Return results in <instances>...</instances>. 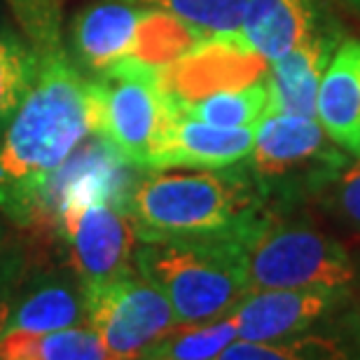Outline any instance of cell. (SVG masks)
<instances>
[{"mask_svg":"<svg viewBox=\"0 0 360 360\" xmlns=\"http://www.w3.org/2000/svg\"><path fill=\"white\" fill-rule=\"evenodd\" d=\"M96 129L91 77L63 49L42 54L31 91L0 131V213L21 227L38 220L54 178Z\"/></svg>","mask_w":360,"mask_h":360,"instance_id":"6da1fadb","label":"cell"},{"mask_svg":"<svg viewBox=\"0 0 360 360\" xmlns=\"http://www.w3.org/2000/svg\"><path fill=\"white\" fill-rule=\"evenodd\" d=\"M253 171L150 169L124 194L139 239L148 236H243L264 215Z\"/></svg>","mask_w":360,"mask_h":360,"instance_id":"7a4b0ae2","label":"cell"},{"mask_svg":"<svg viewBox=\"0 0 360 360\" xmlns=\"http://www.w3.org/2000/svg\"><path fill=\"white\" fill-rule=\"evenodd\" d=\"M243 236H148L134 267L160 288L178 323L213 321L248 295Z\"/></svg>","mask_w":360,"mask_h":360,"instance_id":"3957f363","label":"cell"},{"mask_svg":"<svg viewBox=\"0 0 360 360\" xmlns=\"http://www.w3.org/2000/svg\"><path fill=\"white\" fill-rule=\"evenodd\" d=\"M70 42L80 66L101 73L131 56L167 68L201 38L169 12L139 0H96L75 14Z\"/></svg>","mask_w":360,"mask_h":360,"instance_id":"277c9868","label":"cell"},{"mask_svg":"<svg viewBox=\"0 0 360 360\" xmlns=\"http://www.w3.org/2000/svg\"><path fill=\"white\" fill-rule=\"evenodd\" d=\"M101 136L134 169L146 171L153 150L176 112L164 84V68L141 59H122L91 77Z\"/></svg>","mask_w":360,"mask_h":360,"instance_id":"5b68a950","label":"cell"},{"mask_svg":"<svg viewBox=\"0 0 360 360\" xmlns=\"http://www.w3.org/2000/svg\"><path fill=\"white\" fill-rule=\"evenodd\" d=\"M250 290L269 288H347L354 264L342 243L304 225L262 215L243 236Z\"/></svg>","mask_w":360,"mask_h":360,"instance_id":"8992f818","label":"cell"},{"mask_svg":"<svg viewBox=\"0 0 360 360\" xmlns=\"http://www.w3.org/2000/svg\"><path fill=\"white\" fill-rule=\"evenodd\" d=\"M84 288V321L103 342L112 360L143 358L178 319L169 300L131 269Z\"/></svg>","mask_w":360,"mask_h":360,"instance_id":"52a82bcc","label":"cell"},{"mask_svg":"<svg viewBox=\"0 0 360 360\" xmlns=\"http://www.w3.org/2000/svg\"><path fill=\"white\" fill-rule=\"evenodd\" d=\"M347 288H269L250 290L229 316L241 340H281L304 335L340 304Z\"/></svg>","mask_w":360,"mask_h":360,"instance_id":"ba28073f","label":"cell"},{"mask_svg":"<svg viewBox=\"0 0 360 360\" xmlns=\"http://www.w3.org/2000/svg\"><path fill=\"white\" fill-rule=\"evenodd\" d=\"M255 127H215L176 108L167 131L146 164L150 169H225L246 162Z\"/></svg>","mask_w":360,"mask_h":360,"instance_id":"9c48e42d","label":"cell"},{"mask_svg":"<svg viewBox=\"0 0 360 360\" xmlns=\"http://www.w3.org/2000/svg\"><path fill=\"white\" fill-rule=\"evenodd\" d=\"M84 288L75 271L38 269L21 274L10 297L5 300L3 333H49V330L82 326Z\"/></svg>","mask_w":360,"mask_h":360,"instance_id":"30bf717a","label":"cell"},{"mask_svg":"<svg viewBox=\"0 0 360 360\" xmlns=\"http://www.w3.org/2000/svg\"><path fill=\"white\" fill-rule=\"evenodd\" d=\"M328 134L316 117L285 112H264L255 124L253 150H250V171L260 178H281L302 167L319 162H333L337 167L342 155L330 148Z\"/></svg>","mask_w":360,"mask_h":360,"instance_id":"8fae6325","label":"cell"},{"mask_svg":"<svg viewBox=\"0 0 360 360\" xmlns=\"http://www.w3.org/2000/svg\"><path fill=\"white\" fill-rule=\"evenodd\" d=\"M316 120L333 146L360 157V40L335 47L316 94Z\"/></svg>","mask_w":360,"mask_h":360,"instance_id":"7c38bea8","label":"cell"},{"mask_svg":"<svg viewBox=\"0 0 360 360\" xmlns=\"http://www.w3.org/2000/svg\"><path fill=\"white\" fill-rule=\"evenodd\" d=\"M333 52V42L316 31L290 52L269 61L267 112L316 117V94Z\"/></svg>","mask_w":360,"mask_h":360,"instance_id":"4fadbf2b","label":"cell"},{"mask_svg":"<svg viewBox=\"0 0 360 360\" xmlns=\"http://www.w3.org/2000/svg\"><path fill=\"white\" fill-rule=\"evenodd\" d=\"M239 33L262 59H278L316 33L314 0H246Z\"/></svg>","mask_w":360,"mask_h":360,"instance_id":"5bb4252c","label":"cell"},{"mask_svg":"<svg viewBox=\"0 0 360 360\" xmlns=\"http://www.w3.org/2000/svg\"><path fill=\"white\" fill-rule=\"evenodd\" d=\"M110 358L98 335L82 326L49 333H0V360H105Z\"/></svg>","mask_w":360,"mask_h":360,"instance_id":"9a60e30c","label":"cell"},{"mask_svg":"<svg viewBox=\"0 0 360 360\" xmlns=\"http://www.w3.org/2000/svg\"><path fill=\"white\" fill-rule=\"evenodd\" d=\"M174 103L180 112L215 127H255L262 120V115L267 112L269 105L267 75L250 80L246 84H236V87L208 91L204 96L192 101L174 98Z\"/></svg>","mask_w":360,"mask_h":360,"instance_id":"2e32d148","label":"cell"},{"mask_svg":"<svg viewBox=\"0 0 360 360\" xmlns=\"http://www.w3.org/2000/svg\"><path fill=\"white\" fill-rule=\"evenodd\" d=\"M239 333L232 316H220L201 323H176L143 358L153 360H211L232 344Z\"/></svg>","mask_w":360,"mask_h":360,"instance_id":"e0dca14e","label":"cell"},{"mask_svg":"<svg viewBox=\"0 0 360 360\" xmlns=\"http://www.w3.org/2000/svg\"><path fill=\"white\" fill-rule=\"evenodd\" d=\"M40 70V54L12 28L0 24V131L31 91Z\"/></svg>","mask_w":360,"mask_h":360,"instance_id":"ac0fdd59","label":"cell"},{"mask_svg":"<svg viewBox=\"0 0 360 360\" xmlns=\"http://www.w3.org/2000/svg\"><path fill=\"white\" fill-rule=\"evenodd\" d=\"M143 5L169 12L183 21L201 40L241 35V14L246 0H139Z\"/></svg>","mask_w":360,"mask_h":360,"instance_id":"d6986e66","label":"cell"},{"mask_svg":"<svg viewBox=\"0 0 360 360\" xmlns=\"http://www.w3.org/2000/svg\"><path fill=\"white\" fill-rule=\"evenodd\" d=\"M26 271V257L17 236L0 222V304L10 297L21 274Z\"/></svg>","mask_w":360,"mask_h":360,"instance_id":"ffe728a7","label":"cell"},{"mask_svg":"<svg viewBox=\"0 0 360 360\" xmlns=\"http://www.w3.org/2000/svg\"><path fill=\"white\" fill-rule=\"evenodd\" d=\"M335 201L344 218L351 220L354 225H360V157H356L354 167H349L342 174Z\"/></svg>","mask_w":360,"mask_h":360,"instance_id":"44dd1931","label":"cell"},{"mask_svg":"<svg viewBox=\"0 0 360 360\" xmlns=\"http://www.w3.org/2000/svg\"><path fill=\"white\" fill-rule=\"evenodd\" d=\"M3 326H5V302L0 304V333H3Z\"/></svg>","mask_w":360,"mask_h":360,"instance_id":"7402d4cb","label":"cell"},{"mask_svg":"<svg viewBox=\"0 0 360 360\" xmlns=\"http://www.w3.org/2000/svg\"><path fill=\"white\" fill-rule=\"evenodd\" d=\"M356 3H358V0H356Z\"/></svg>","mask_w":360,"mask_h":360,"instance_id":"603a6c76","label":"cell"}]
</instances>
